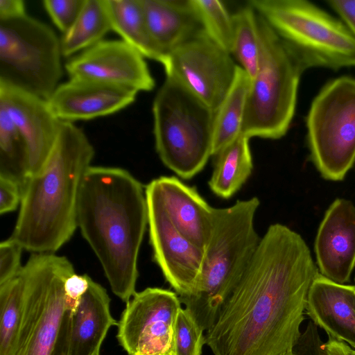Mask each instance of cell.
Returning <instances> with one entry per match:
<instances>
[{
  "label": "cell",
  "instance_id": "obj_7",
  "mask_svg": "<svg viewBox=\"0 0 355 355\" xmlns=\"http://www.w3.org/2000/svg\"><path fill=\"white\" fill-rule=\"evenodd\" d=\"M303 69L355 67V37L345 24L306 0H250Z\"/></svg>",
  "mask_w": 355,
  "mask_h": 355
},
{
  "label": "cell",
  "instance_id": "obj_27",
  "mask_svg": "<svg viewBox=\"0 0 355 355\" xmlns=\"http://www.w3.org/2000/svg\"><path fill=\"white\" fill-rule=\"evenodd\" d=\"M24 292L21 271L0 284V355L13 353L23 318Z\"/></svg>",
  "mask_w": 355,
  "mask_h": 355
},
{
  "label": "cell",
  "instance_id": "obj_2",
  "mask_svg": "<svg viewBox=\"0 0 355 355\" xmlns=\"http://www.w3.org/2000/svg\"><path fill=\"white\" fill-rule=\"evenodd\" d=\"M148 224L146 191L128 171L91 166L83 180L77 226L114 295L127 303L135 294L138 257Z\"/></svg>",
  "mask_w": 355,
  "mask_h": 355
},
{
  "label": "cell",
  "instance_id": "obj_33",
  "mask_svg": "<svg viewBox=\"0 0 355 355\" xmlns=\"http://www.w3.org/2000/svg\"><path fill=\"white\" fill-rule=\"evenodd\" d=\"M22 187L18 182L0 176V214L15 210L21 204Z\"/></svg>",
  "mask_w": 355,
  "mask_h": 355
},
{
  "label": "cell",
  "instance_id": "obj_17",
  "mask_svg": "<svg viewBox=\"0 0 355 355\" xmlns=\"http://www.w3.org/2000/svg\"><path fill=\"white\" fill-rule=\"evenodd\" d=\"M137 93L102 82L72 78L60 84L47 102L59 120L72 122L117 112L132 104Z\"/></svg>",
  "mask_w": 355,
  "mask_h": 355
},
{
  "label": "cell",
  "instance_id": "obj_29",
  "mask_svg": "<svg viewBox=\"0 0 355 355\" xmlns=\"http://www.w3.org/2000/svg\"><path fill=\"white\" fill-rule=\"evenodd\" d=\"M205 33L217 44L231 53L233 43V19L222 1L191 0Z\"/></svg>",
  "mask_w": 355,
  "mask_h": 355
},
{
  "label": "cell",
  "instance_id": "obj_19",
  "mask_svg": "<svg viewBox=\"0 0 355 355\" xmlns=\"http://www.w3.org/2000/svg\"><path fill=\"white\" fill-rule=\"evenodd\" d=\"M305 312L329 337L355 350V285L336 283L318 272L309 288Z\"/></svg>",
  "mask_w": 355,
  "mask_h": 355
},
{
  "label": "cell",
  "instance_id": "obj_9",
  "mask_svg": "<svg viewBox=\"0 0 355 355\" xmlns=\"http://www.w3.org/2000/svg\"><path fill=\"white\" fill-rule=\"evenodd\" d=\"M60 40L27 14L0 20V83L48 100L62 76Z\"/></svg>",
  "mask_w": 355,
  "mask_h": 355
},
{
  "label": "cell",
  "instance_id": "obj_14",
  "mask_svg": "<svg viewBox=\"0 0 355 355\" xmlns=\"http://www.w3.org/2000/svg\"><path fill=\"white\" fill-rule=\"evenodd\" d=\"M145 58L123 40H103L71 57L64 68L69 78H84L148 92L155 87Z\"/></svg>",
  "mask_w": 355,
  "mask_h": 355
},
{
  "label": "cell",
  "instance_id": "obj_1",
  "mask_svg": "<svg viewBox=\"0 0 355 355\" xmlns=\"http://www.w3.org/2000/svg\"><path fill=\"white\" fill-rule=\"evenodd\" d=\"M318 272L302 236L285 225H270L207 331L205 344L214 355L292 353Z\"/></svg>",
  "mask_w": 355,
  "mask_h": 355
},
{
  "label": "cell",
  "instance_id": "obj_4",
  "mask_svg": "<svg viewBox=\"0 0 355 355\" xmlns=\"http://www.w3.org/2000/svg\"><path fill=\"white\" fill-rule=\"evenodd\" d=\"M258 198L237 200L228 207H214L211 236L205 249L200 274L193 291L179 296L203 331L214 324L260 242L254 217Z\"/></svg>",
  "mask_w": 355,
  "mask_h": 355
},
{
  "label": "cell",
  "instance_id": "obj_34",
  "mask_svg": "<svg viewBox=\"0 0 355 355\" xmlns=\"http://www.w3.org/2000/svg\"><path fill=\"white\" fill-rule=\"evenodd\" d=\"M327 3L355 37V0H331Z\"/></svg>",
  "mask_w": 355,
  "mask_h": 355
},
{
  "label": "cell",
  "instance_id": "obj_12",
  "mask_svg": "<svg viewBox=\"0 0 355 355\" xmlns=\"http://www.w3.org/2000/svg\"><path fill=\"white\" fill-rule=\"evenodd\" d=\"M231 55L204 31L168 54L162 64L166 77L181 84L215 112L236 76L238 65Z\"/></svg>",
  "mask_w": 355,
  "mask_h": 355
},
{
  "label": "cell",
  "instance_id": "obj_10",
  "mask_svg": "<svg viewBox=\"0 0 355 355\" xmlns=\"http://www.w3.org/2000/svg\"><path fill=\"white\" fill-rule=\"evenodd\" d=\"M310 158L321 176L343 180L355 163V78L330 80L311 103L306 117Z\"/></svg>",
  "mask_w": 355,
  "mask_h": 355
},
{
  "label": "cell",
  "instance_id": "obj_38",
  "mask_svg": "<svg viewBox=\"0 0 355 355\" xmlns=\"http://www.w3.org/2000/svg\"><path fill=\"white\" fill-rule=\"evenodd\" d=\"M284 355H295V354L292 352V353H289V354H284Z\"/></svg>",
  "mask_w": 355,
  "mask_h": 355
},
{
  "label": "cell",
  "instance_id": "obj_23",
  "mask_svg": "<svg viewBox=\"0 0 355 355\" xmlns=\"http://www.w3.org/2000/svg\"><path fill=\"white\" fill-rule=\"evenodd\" d=\"M112 30L144 58L162 63L164 57L149 33L141 0H104Z\"/></svg>",
  "mask_w": 355,
  "mask_h": 355
},
{
  "label": "cell",
  "instance_id": "obj_13",
  "mask_svg": "<svg viewBox=\"0 0 355 355\" xmlns=\"http://www.w3.org/2000/svg\"><path fill=\"white\" fill-rule=\"evenodd\" d=\"M150 243L164 277L179 296L189 295L199 278L205 250L173 225L156 197L145 189Z\"/></svg>",
  "mask_w": 355,
  "mask_h": 355
},
{
  "label": "cell",
  "instance_id": "obj_8",
  "mask_svg": "<svg viewBox=\"0 0 355 355\" xmlns=\"http://www.w3.org/2000/svg\"><path fill=\"white\" fill-rule=\"evenodd\" d=\"M304 71L296 55L266 21L259 69L251 80L247 100L244 135L278 139L286 134Z\"/></svg>",
  "mask_w": 355,
  "mask_h": 355
},
{
  "label": "cell",
  "instance_id": "obj_35",
  "mask_svg": "<svg viewBox=\"0 0 355 355\" xmlns=\"http://www.w3.org/2000/svg\"><path fill=\"white\" fill-rule=\"evenodd\" d=\"M91 278L87 275H78L76 272L70 275L65 281L64 290L68 297L79 302L87 291Z\"/></svg>",
  "mask_w": 355,
  "mask_h": 355
},
{
  "label": "cell",
  "instance_id": "obj_26",
  "mask_svg": "<svg viewBox=\"0 0 355 355\" xmlns=\"http://www.w3.org/2000/svg\"><path fill=\"white\" fill-rule=\"evenodd\" d=\"M111 30L104 0H85L76 21L60 39L62 56H72L95 45Z\"/></svg>",
  "mask_w": 355,
  "mask_h": 355
},
{
  "label": "cell",
  "instance_id": "obj_22",
  "mask_svg": "<svg viewBox=\"0 0 355 355\" xmlns=\"http://www.w3.org/2000/svg\"><path fill=\"white\" fill-rule=\"evenodd\" d=\"M249 140L242 133L214 155L215 163L209 186L217 196L223 199L231 198L251 175L253 162Z\"/></svg>",
  "mask_w": 355,
  "mask_h": 355
},
{
  "label": "cell",
  "instance_id": "obj_21",
  "mask_svg": "<svg viewBox=\"0 0 355 355\" xmlns=\"http://www.w3.org/2000/svg\"><path fill=\"white\" fill-rule=\"evenodd\" d=\"M118 324L106 289L91 279L73 312L69 355H100L108 330Z\"/></svg>",
  "mask_w": 355,
  "mask_h": 355
},
{
  "label": "cell",
  "instance_id": "obj_32",
  "mask_svg": "<svg viewBox=\"0 0 355 355\" xmlns=\"http://www.w3.org/2000/svg\"><path fill=\"white\" fill-rule=\"evenodd\" d=\"M24 248L10 237L0 244V284L20 273L23 266L21 257Z\"/></svg>",
  "mask_w": 355,
  "mask_h": 355
},
{
  "label": "cell",
  "instance_id": "obj_11",
  "mask_svg": "<svg viewBox=\"0 0 355 355\" xmlns=\"http://www.w3.org/2000/svg\"><path fill=\"white\" fill-rule=\"evenodd\" d=\"M181 302L176 293L146 288L126 303L117 340L128 355H175L174 328Z\"/></svg>",
  "mask_w": 355,
  "mask_h": 355
},
{
  "label": "cell",
  "instance_id": "obj_36",
  "mask_svg": "<svg viewBox=\"0 0 355 355\" xmlns=\"http://www.w3.org/2000/svg\"><path fill=\"white\" fill-rule=\"evenodd\" d=\"M26 14L22 0H0V20L15 19Z\"/></svg>",
  "mask_w": 355,
  "mask_h": 355
},
{
  "label": "cell",
  "instance_id": "obj_31",
  "mask_svg": "<svg viewBox=\"0 0 355 355\" xmlns=\"http://www.w3.org/2000/svg\"><path fill=\"white\" fill-rule=\"evenodd\" d=\"M85 0H44V8L53 24L63 34L78 18Z\"/></svg>",
  "mask_w": 355,
  "mask_h": 355
},
{
  "label": "cell",
  "instance_id": "obj_28",
  "mask_svg": "<svg viewBox=\"0 0 355 355\" xmlns=\"http://www.w3.org/2000/svg\"><path fill=\"white\" fill-rule=\"evenodd\" d=\"M28 173L25 141L6 109L0 105V176L23 187Z\"/></svg>",
  "mask_w": 355,
  "mask_h": 355
},
{
  "label": "cell",
  "instance_id": "obj_30",
  "mask_svg": "<svg viewBox=\"0 0 355 355\" xmlns=\"http://www.w3.org/2000/svg\"><path fill=\"white\" fill-rule=\"evenodd\" d=\"M203 331L191 314L181 307L174 328L175 355H201L205 344Z\"/></svg>",
  "mask_w": 355,
  "mask_h": 355
},
{
  "label": "cell",
  "instance_id": "obj_25",
  "mask_svg": "<svg viewBox=\"0 0 355 355\" xmlns=\"http://www.w3.org/2000/svg\"><path fill=\"white\" fill-rule=\"evenodd\" d=\"M232 19L234 35L231 54L252 80L259 69L266 21L250 5L232 15Z\"/></svg>",
  "mask_w": 355,
  "mask_h": 355
},
{
  "label": "cell",
  "instance_id": "obj_3",
  "mask_svg": "<svg viewBox=\"0 0 355 355\" xmlns=\"http://www.w3.org/2000/svg\"><path fill=\"white\" fill-rule=\"evenodd\" d=\"M94 153L83 130L62 121L46 159L23 185L11 239L33 253H55L70 240L78 227L81 184Z\"/></svg>",
  "mask_w": 355,
  "mask_h": 355
},
{
  "label": "cell",
  "instance_id": "obj_39",
  "mask_svg": "<svg viewBox=\"0 0 355 355\" xmlns=\"http://www.w3.org/2000/svg\"><path fill=\"white\" fill-rule=\"evenodd\" d=\"M354 355H355V350H354Z\"/></svg>",
  "mask_w": 355,
  "mask_h": 355
},
{
  "label": "cell",
  "instance_id": "obj_37",
  "mask_svg": "<svg viewBox=\"0 0 355 355\" xmlns=\"http://www.w3.org/2000/svg\"><path fill=\"white\" fill-rule=\"evenodd\" d=\"M324 349L317 355H354V349L345 342L329 337Z\"/></svg>",
  "mask_w": 355,
  "mask_h": 355
},
{
  "label": "cell",
  "instance_id": "obj_24",
  "mask_svg": "<svg viewBox=\"0 0 355 355\" xmlns=\"http://www.w3.org/2000/svg\"><path fill=\"white\" fill-rule=\"evenodd\" d=\"M251 78L238 65L234 82L214 112L212 156L242 134Z\"/></svg>",
  "mask_w": 355,
  "mask_h": 355
},
{
  "label": "cell",
  "instance_id": "obj_18",
  "mask_svg": "<svg viewBox=\"0 0 355 355\" xmlns=\"http://www.w3.org/2000/svg\"><path fill=\"white\" fill-rule=\"evenodd\" d=\"M158 200L173 225L187 239L205 250L211 236L214 207L174 176H162L146 187Z\"/></svg>",
  "mask_w": 355,
  "mask_h": 355
},
{
  "label": "cell",
  "instance_id": "obj_5",
  "mask_svg": "<svg viewBox=\"0 0 355 355\" xmlns=\"http://www.w3.org/2000/svg\"><path fill=\"white\" fill-rule=\"evenodd\" d=\"M73 264L55 253H33L23 266L24 314L12 355H69L73 312L66 279Z\"/></svg>",
  "mask_w": 355,
  "mask_h": 355
},
{
  "label": "cell",
  "instance_id": "obj_20",
  "mask_svg": "<svg viewBox=\"0 0 355 355\" xmlns=\"http://www.w3.org/2000/svg\"><path fill=\"white\" fill-rule=\"evenodd\" d=\"M141 2L149 33L164 60L173 50L204 32L191 0Z\"/></svg>",
  "mask_w": 355,
  "mask_h": 355
},
{
  "label": "cell",
  "instance_id": "obj_16",
  "mask_svg": "<svg viewBox=\"0 0 355 355\" xmlns=\"http://www.w3.org/2000/svg\"><path fill=\"white\" fill-rule=\"evenodd\" d=\"M314 252L319 272L345 284L355 267V205L336 198L328 207L318 230Z\"/></svg>",
  "mask_w": 355,
  "mask_h": 355
},
{
  "label": "cell",
  "instance_id": "obj_15",
  "mask_svg": "<svg viewBox=\"0 0 355 355\" xmlns=\"http://www.w3.org/2000/svg\"><path fill=\"white\" fill-rule=\"evenodd\" d=\"M0 105L6 109L25 141L28 177L46 159L62 121L52 112L46 100L3 83H0Z\"/></svg>",
  "mask_w": 355,
  "mask_h": 355
},
{
  "label": "cell",
  "instance_id": "obj_6",
  "mask_svg": "<svg viewBox=\"0 0 355 355\" xmlns=\"http://www.w3.org/2000/svg\"><path fill=\"white\" fill-rule=\"evenodd\" d=\"M153 134L162 163L180 178L199 173L212 156L214 112L166 77L153 103Z\"/></svg>",
  "mask_w": 355,
  "mask_h": 355
}]
</instances>
